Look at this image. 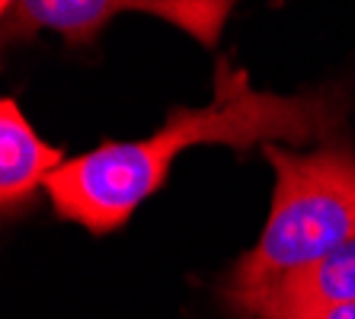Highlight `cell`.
Here are the masks:
<instances>
[{"mask_svg":"<svg viewBox=\"0 0 355 319\" xmlns=\"http://www.w3.org/2000/svg\"><path fill=\"white\" fill-rule=\"evenodd\" d=\"M234 7L237 0H19L10 13H3V42L33 39L49 29L71 48H87L119 13L138 10L173 23L205 48H218Z\"/></svg>","mask_w":355,"mask_h":319,"instance_id":"cell-3","label":"cell"},{"mask_svg":"<svg viewBox=\"0 0 355 319\" xmlns=\"http://www.w3.org/2000/svg\"><path fill=\"white\" fill-rule=\"evenodd\" d=\"M346 303H355V239L285 275L263 294L234 303L231 310L240 319H259L279 310H320V307H346Z\"/></svg>","mask_w":355,"mask_h":319,"instance_id":"cell-5","label":"cell"},{"mask_svg":"<svg viewBox=\"0 0 355 319\" xmlns=\"http://www.w3.org/2000/svg\"><path fill=\"white\" fill-rule=\"evenodd\" d=\"M17 3H19V0H0V13H10Z\"/></svg>","mask_w":355,"mask_h":319,"instance_id":"cell-7","label":"cell"},{"mask_svg":"<svg viewBox=\"0 0 355 319\" xmlns=\"http://www.w3.org/2000/svg\"><path fill=\"white\" fill-rule=\"evenodd\" d=\"M349 96L339 83L295 96L250 86L247 71L221 55L215 64V96L202 109L173 106L166 122L144 140H103L80 156H67L51 172L45 195L61 221L83 227L93 237L116 233L132 214L157 195L173 160L196 144H227L234 150L263 147L272 140H327L343 131Z\"/></svg>","mask_w":355,"mask_h":319,"instance_id":"cell-1","label":"cell"},{"mask_svg":"<svg viewBox=\"0 0 355 319\" xmlns=\"http://www.w3.org/2000/svg\"><path fill=\"white\" fill-rule=\"evenodd\" d=\"M259 319H355V303L346 307H320V310H279Z\"/></svg>","mask_w":355,"mask_h":319,"instance_id":"cell-6","label":"cell"},{"mask_svg":"<svg viewBox=\"0 0 355 319\" xmlns=\"http://www.w3.org/2000/svg\"><path fill=\"white\" fill-rule=\"evenodd\" d=\"M259 150L275 172L272 208L257 246L224 278L227 307L263 294L285 275L355 239L352 147L327 140L320 150L297 154L272 140Z\"/></svg>","mask_w":355,"mask_h":319,"instance_id":"cell-2","label":"cell"},{"mask_svg":"<svg viewBox=\"0 0 355 319\" xmlns=\"http://www.w3.org/2000/svg\"><path fill=\"white\" fill-rule=\"evenodd\" d=\"M67 163L64 147L42 140L17 99L0 102V214L17 221L39 208L51 172Z\"/></svg>","mask_w":355,"mask_h":319,"instance_id":"cell-4","label":"cell"}]
</instances>
